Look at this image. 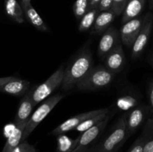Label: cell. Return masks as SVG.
Returning <instances> with one entry per match:
<instances>
[{"mask_svg":"<svg viewBox=\"0 0 153 152\" xmlns=\"http://www.w3.org/2000/svg\"><path fill=\"white\" fill-rule=\"evenodd\" d=\"M64 97V95L57 94V95H54L49 97L47 98V100L42 103L41 105L31 115L29 120L27 122V125L23 131L22 142L25 141L28 136L37 128V125L41 123L42 121L50 113V112L53 110L54 107L62 100Z\"/></svg>","mask_w":153,"mask_h":152,"instance_id":"4","label":"cell"},{"mask_svg":"<svg viewBox=\"0 0 153 152\" xmlns=\"http://www.w3.org/2000/svg\"><path fill=\"white\" fill-rule=\"evenodd\" d=\"M88 0H76L73 4V13L77 19H80L89 10Z\"/></svg>","mask_w":153,"mask_h":152,"instance_id":"25","label":"cell"},{"mask_svg":"<svg viewBox=\"0 0 153 152\" xmlns=\"http://www.w3.org/2000/svg\"><path fill=\"white\" fill-rule=\"evenodd\" d=\"M34 107H35V105L31 98V90H30L23 95V98L21 100L17 113L14 118L13 122L15 125H18L22 123L28 122L31 117V112Z\"/></svg>","mask_w":153,"mask_h":152,"instance_id":"12","label":"cell"},{"mask_svg":"<svg viewBox=\"0 0 153 152\" xmlns=\"http://www.w3.org/2000/svg\"><path fill=\"white\" fill-rule=\"evenodd\" d=\"M146 115L144 107H136L131 110L126 116L127 139L132 135L137 128L141 125Z\"/></svg>","mask_w":153,"mask_h":152,"instance_id":"13","label":"cell"},{"mask_svg":"<svg viewBox=\"0 0 153 152\" xmlns=\"http://www.w3.org/2000/svg\"><path fill=\"white\" fill-rule=\"evenodd\" d=\"M88 1H90V0H88Z\"/></svg>","mask_w":153,"mask_h":152,"instance_id":"36","label":"cell"},{"mask_svg":"<svg viewBox=\"0 0 153 152\" xmlns=\"http://www.w3.org/2000/svg\"><path fill=\"white\" fill-rule=\"evenodd\" d=\"M78 138H70L65 134L57 136L56 152H73L78 144Z\"/></svg>","mask_w":153,"mask_h":152,"instance_id":"20","label":"cell"},{"mask_svg":"<svg viewBox=\"0 0 153 152\" xmlns=\"http://www.w3.org/2000/svg\"><path fill=\"white\" fill-rule=\"evenodd\" d=\"M101 0H90L89 1V10L94 8H98V6L100 4Z\"/></svg>","mask_w":153,"mask_h":152,"instance_id":"30","label":"cell"},{"mask_svg":"<svg viewBox=\"0 0 153 152\" xmlns=\"http://www.w3.org/2000/svg\"><path fill=\"white\" fill-rule=\"evenodd\" d=\"M12 152H37L35 148L26 141L21 142Z\"/></svg>","mask_w":153,"mask_h":152,"instance_id":"28","label":"cell"},{"mask_svg":"<svg viewBox=\"0 0 153 152\" xmlns=\"http://www.w3.org/2000/svg\"><path fill=\"white\" fill-rule=\"evenodd\" d=\"M145 19L146 16L144 15L143 16L136 17L123 23L120 32L121 41L125 46L128 47L132 46L133 43L135 41L144 24Z\"/></svg>","mask_w":153,"mask_h":152,"instance_id":"7","label":"cell"},{"mask_svg":"<svg viewBox=\"0 0 153 152\" xmlns=\"http://www.w3.org/2000/svg\"><path fill=\"white\" fill-rule=\"evenodd\" d=\"M108 115V109L105 108V110L103 112H102V113H99V114L96 115V116L89 118V119L84 121L82 123H81L79 126H77L75 128V131L79 133L85 132V131H88L90 128L95 126L96 125H97L102 120H103Z\"/></svg>","mask_w":153,"mask_h":152,"instance_id":"21","label":"cell"},{"mask_svg":"<svg viewBox=\"0 0 153 152\" xmlns=\"http://www.w3.org/2000/svg\"><path fill=\"white\" fill-rule=\"evenodd\" d=\"M149 101H150L151 107L153 110V83L150 86L149 89Z\"/></svg>","mask_w":153,"mask_h":152,"instance_id":"32","label":"cell"},{"mask_svg":"<svg viewBox=\"0 0 153 152\" xmlns=\"http://www.w3.org/2000/svg\"><path fill=\"white\" fill-rule=\"evenodd\" d=\"M145 16H146V19H145L144 24H143L138 36L136 38L135 41L134 42L132 46H131L132 47L131 57L134 59L141 55L145 47L147 45L149 37H150L153 24V15L152 13H147Z\"/></svg>","mask_w":153,"mask_h":152,"instance_id":"8","label":"cell"},{"mask_svg":"<svg viewBox=\"0 0 153 152\" xmlns=\"http://www.w3.org/2000/svg\"><path fill=\"white\" fill-rule=\"evenodd\" d=\"M128 0H113L111 10L114 12L117 16L123 14Z\"/></svg>","mask_w":153,"mask_h":152,"instance_id":"26","label":"cell"},{"mask_svg":"<svg viewBox=\"0 0 153 152\" xmlns=\"http://www.w3.org/2000/svg\"><path fill=\"white\" fill-rule=\"evenodd\" d=\"M114 75L104 66L94 67L88 75L76 86L79 90H96L103 89L111 84Z\"/></svg>","mask_w":153,"mask_h":152,"instance_id":"3","label":"cell"},{"mask_svg":"<svg viewBox=\"0 0 153 152\" xmlns=\"http://www.w3.org/2000/svg\"><path fill=\"white\" fill-rule=\"evenodd\" d=\"M94 68L93 55L88 48L84 49L72 61L70 65L64 70V77L61 88L63 90L69 91L82 81Z\"/></svg>","mask_w":153,"mask_h":152,"instance_id":"1","label":"cell"},{"mask_svg":"<svg viewBox=\"0 0 153 152\" xmlns=\"http://www.w3.org/2000/svg\"><path fill=\"white\" fill-rule=\"evenodd\" d=\"M120 32L114 27L108 28L102 36L98 45L97 54L99 57L104 58L109 52L120 44Z\"/></svg>","mask_w":153,"mask_h":152,"instance_id":"9","label":"cell"},{"mask_svg":"<svg viewBox=\"0 0 153 152\" xmlns=\"http://www.w3.org/2000/svg\"><path fill=\"white\" fill-rule=\"evenodd\" d=\"M4 7H5V11L7 14L13 21L19 24L23 23V10L21 4H19L16 0H5Z\"/></svg>","mask_w":153,"mask_h":152,"instance_id":"19","label":"cell"},{"mask_svg":"<svg viewBox=\"0 0 153 152\" xmlns=\"http://www.w3.org/2000/svg\"><path fill=\"white\" fill-rule=\"evenodd\" d=\"M22 1H31V0H21Z\"/></svg>","mask_w":153,"mask_h":152,"instance_id":"34","label":"cell"},{"mask_svg":"<svg viewBox=\"0 0 153 152\" xmlns=\"http://www.w3.org/2000/svg\"><path fill=\"white\" fill-rule=\"evenodd\" d=\"M15 77H13V76H7V77H0V86H1V85L4 84V83H7V82L10 81V80H13Z\"/></svg>","mask_w":153,"mask_h":152,"instance_id":"31","label":"cell"},{"mask_svg":"<svg viewBox=\"0 0 153 152\" xmlns=\"http://www.w3.org/2000/svg\"><path fill=\"white\" fill-rule=\"evenodd\" d=\"M142 134L145 137L143 152H153V119L147 121Z\"/></svg>","mask_w":153,"mask_h":152,"instance_id":"23","label":"cell"},{"mask_svg":"<svg viewBox=\"0 0 153 152\" xmlns=\"http://www.w3.org/2000/svg\"><path fill=\"white\" fill-rule=\"evenodd\" d=\"M146 1V0H128L126 7L123 13V23L138 17L144 8Z\"/></svg>","mask_w":153,"mask_h":152,"instance_id":"17","label":"cell"},{"mask_svg":"<svg viewBox=\"0 0 153 152\" xmlns=\"http://www.w3.org/2000/svg\"><path fill=\"white\" fill-rule=\"evenodd\" d=\"M125 62V54L121 44L118 45L103 58V66L114 74L118 73L123 69Z\"/></svg>","mask_w":153,"mask_h":152,"instance_id":"11","label":"cell"},{"mask_svg":"<svg viewBox=\"0 0 153 152\" xmlns=\"http://www.w3.org/2000/svg\"><path fill=\"white\" fill-rule=\"evenodd\" d=\"M98 8H94L89 10L83 17L81 19L80 23L79 25V30L81 32H85V31H88L89 29L92 28L94 22H95L96 18L97 15L99 14Z\"/></svg>","mask_w":153,"mask_h":152,"instance_id":"22","label":"cell"},{"mask_svg":"<svg viewBox=\"0 0 153 152\" xmlns=\"http://www.w3.org/2000/svg\"><path fill=\"white\" fill-rule=\"evenodd\" d=\"M145 145V137L142 134L140 137H139L135 140L128 152H143V148Z\"/></svg>","mask_w":153,"mask_h":152,"instance_id":"27","label":"cell"},{"mask_svg":"<svg viewBox=\"0 0 153 152\" xmlns=\"http://www.w3.org/2000/svg\"><path fill=\"white\" fill-rule=\"evenodd\" d=\"M26 125L27 122H25V123L16 125L14 131L7 137V141L1 152H12L14 150L15 148L19 145V143L22 142L23 131Z\"/></svg>","mask_w":153,"mask_h":152,"instance_id":"18","label":"cell"},{"mask_svg":"<svg viewBox=\"0 0 153 152\" xmlns=\"http://www.w3.org/2000/svg\"><path fill=\"white\" fill-rule=\"evenodd\" d=\"M149 8L150 9H153V0H149Z\"/></svg>","mask_w":153,"mask_h":152,"instance_id":"33","label":"cell"},{"mask_svg":"<svg viewBox=\"0 0 153 152\" xmlns=\"http://www.w3.org/2000/svg\"><path fill=\"white\" fill-rule=\"evenodd\" d=\"M105 110V108L103 109H98V110H91L89 112H85V113H80L76 116H73V117L70 118L65 122H62L61 125H58V127L55 128L53 131H52V134L55 136H58L60 134H66L67 132L70 131L75 130V128L77 126H79L81 123L85 121L86 119H89V118L93 117V116H96V115L99 114V113H102Z\"/></svg>","mask_w":153,"mask_h":152,"instance_id":"10","label":"cell"},{"mask_svg":"<svg viewBox=\"0 0 153 152\" xmlns=\"http://www.w3.org/2000/svg\"><path fill=\"white\" fill-rule=\"evenodd\" d=\"M113 4V0H101L98 6L99 11H105V10H111Z\"/></svg>","mask_w":153,"mask_h":152,"instance_id":"29","label":"cell"},{"mask_svg":"<svg viewBox=\"0 0 153 152\" xmlns=\"http://www.w3.org/2000/svg\"><path fill=\"white\" fill-rule=\"evenodd\" d=\"M64 77V69L63 66L57 69L47 80L31 89V98L34 105L47 98L54 91L62 84Z\"/></svg>","mask_w":153,"mask_h":152,"instance_id":"5","label":"cell"},{"mask_svg":"<svg viewBox=\"0 0 153 152\" xmlns=\"http://www.w3.org/2000/svg\"><path fill=\"white\" fill-rule=\"evenodd\" d=\"M138 104V100L133 95H127L121 96L117 100V106L123 111L132 110Z\"/></svg>","mask_w":153,"mask_h":152,"instance_id":"24","label":"cell"},{"mask_svg":"<svg viewBox=\"0 0 153 152\" xmlns=\"http://www.w3.org/2000/svg\"><path fill=\"white\" fill-rule=\"evenodd\" d=\"M30 82L15 77L13 80L0 86V92L14 96H22L28 90Z\"/></svg>","mask_w":153,"mask_h":152,"instance_id":"14","label":"cell"},{"mask_svg":"<svg viewBox=\"0 0 153 152\" xmlns=\"http://www.w3.org/2000/svg\"><path fill=\"white\" fill-rule=\"evenodd\" d=\"M127 139L126 116L120 118L105 139L91 148L94 152H117Z\"/></svg>","mask_w":153,"mask_h":152,"instance_id":"2","label":"cell"},{"mask_svg":"<svg viewBox=\"0 0 153 152\" xmlns=\"http://www.w3.org/2000/svg\"><path fill=\"white\" fill-rule=\"evenodd\" d=\"M116 16L114 12L111 9L99 13L92 27L91 33L97 34L104 33L109 28V25L113 22Z\"/></svg>","mask_w":153,"mask_h":152,"instance_id":"16","label":"cell"},{"mask_svg":"<svg viewBox=\"0 0 153 152\" xmlns=\"http://www.w3.org/2000/svg\"><path fill=\"white\" fill-rule=\"evenodd\" d=\"M21 6L23 10L24 15L27 18L28 22L40 31H48L49 28L43 22L41 16L38 14L37 10L34 8L31 4V1H21Z\"/></svg>","mask_w":153,"mask_h":152,"instance_id":"15","label":"cell"},{"mask_svg":"<svg viewBox=\"0 0 153 152\" xmlns=\"http://www.w3.org/2000/svg\"><path fill=\"white\" fill-rule=\"evenodd\" d=\"M109 116L108 115L103 120L99 122L97 125L90 128L88 131L82 133L78 137V144L73 152H88L91 148L93 143L100 137L101 133L104 131L105 128L108 122Z\"/></svg>","mask_w":153,"mask_h":152,"instance_id":"6","label":"cell"},{"mask_svg":"<svg viewBox=\"0 0 153 152\" xmlns=\"http://www.w3.org/2000/svg\"><path fill=\"white\" fill-rule=\"evenodd\" d=\"M88 152H94V151H91V149H90V150L89 151H88Z\"/></svg>","mask_w":153,"mask_h":152,"instance_id":"35","label":"cell"}]
</instances>
